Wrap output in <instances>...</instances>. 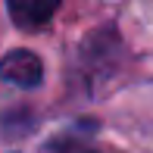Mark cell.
Segmentation results:
<instances>
[{
  "instance_id": "1",
  "label": "cell",
  "mask_w": 153,
  "mask_h": 153,
  "mask_svg": "<svg viewBox=\"0 0 153 153\" xmlns=\"http://www.w3.org/2000/svg\"><path fill=\"white\" fill-rule=\"evenodd\" d=\"M41 75H44V66L31 50H13L0 59V78L10 81V85L34 88V85H41Z\"/></svg>"
},
{
  "instance_id": "2",
  "label": "cell",
  "mask_w": 153,
  "mask_h": 153,
  "mask_svg": "<svg viewBox=\"0 0 153 153\" xmlns=\"http://www.w3.org/2000/svg\"><path fill=\"white\" fill-rule=\"evenodd\" d=\"M56 13V3H10V16L19 28H41Z\"/></svg>"
},
{
  "instance_id": "3",
  "label": "cell",
  "mask_w": 153,
  "mask_h": 153,
  "mask_svg": "<svg viewBox=\"0 0 153 153\" xmlns=\"http://www.w3.org/2000/svg\"><path fill=\"white\" fill-rule=\"evenodd\" d=\"M85 153H94V150H85Z\"/></svg>"
}]
</instances>
